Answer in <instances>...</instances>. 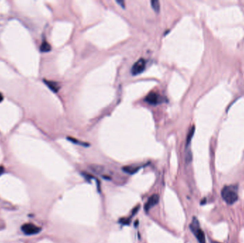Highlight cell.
Instances as JSON below:
<instances>
[{"label":"cell","instance_id":"44dd1931","mask_svg":"<svg viewBox=\"0 0 244 243\" xmlns=\"http://www.w3.org/2000/svg\"><path fill=\"white\" fill-rule=\"evenodd\" d=\"M213 243H220V242H213Z\"/></svg>","mask_w":244,"mask_h":243},{"label":"cell","instance_id":"8992f818","mask_svg":"<svg viewBox=\"0 0 244 243\" xmlns=\"http://www.w3.org/2000/svg\"><path fill=\"white\" fill-rule=\"evenodd\" d=\"M159 196L157 194H154L151 196L149 198V200L146 202V203L144 205V210L148 213L151 208H152L154 206L157 205L159 203Z\"/></svg>","mask_w":244,"mask_h":243},{"label":"cell","instance_id":"7a4b0ae2","mask_svg":"<svg viewBox=\"0 0 244 243\" xmlns=\"http://www.w3.org/2000/svg\"><path fill=\"white\" fill-rule=\"evenodd\" d=\"M190 229L193 234L195 235L199 243H206V237L203 230L200 227V224L196 217H194L191 223L190 224Z\"/></svg>","mask_w":244,"mask_h":243},{"label":"cell","instance_id":"9a60e30c","mask_svg":"<svg viewBox=\"0 0 244 243\" xmlns=\"http://www.w3.org/2000/svg\"><path fill=\"white\" fill-rule=\"evenodd\" d=\"M130 220L131 219H121L120 223H121L122 224H124V225H129V223H130Z\"/></svg>","mask_w":244,"mask_h":243},{"label":"cell","instance_id":"e0dca14e","mask_svg":"<svg viewBox=\"0 0 244 243\" xmlns=\"http://www.w3.org/2000/svg\"><path fill=\"white\" fill-rule=\"evenodd\" d=\"M139 207H140V206H137V207H136L135 208H134L133 212H132V215H134L135 214H136V213H137V211H138Z\"/></svg>","mask_w":244,"mask_h":243},{"label":"cell","instance_id":"8fae6325","mask_svg":"<svg viewBox=\"0 0 244 243\" xmlns=\"http://www.w3.org/2000/svg\"><path fill=\"white\" fill-rule=\"evenodd\" d=\"M194 132H195V126H193L190 129V130H189L188 134L187 135V138H186V147H188L189 144H190L191 140L192 139V138H193V136H194Z\"/></svg>","mask_w":244,"mask_h":243},{"label":"cell","instance_id":"d6986e66","mask_svg":"<svg viewBox=\"0 0 244 243\" xmlns=\"http://www.w3.org/2000/svg\"><path fill=\"white\" fill-rule=\"evenodd\" d=\"M3 99H4L3 95H2V94L1 93H0V102H2V101H3Z\"/></svg>","mask_w":244,"mask_h":243},{"label":"cell","instance_id":"277c9868","mask_svg":"<svg viewBox=\"0 0 244 243\" xmlns=\"http://www.w3.org/2000/svg\"><path fill=\"white\" fill-rule=\"evenodd\" d=\"M21 229H22V231L27 235H33L38 234L39 232H41V230L40 227L36 226L35 225H33L32 223L24 224V225L22 226Z\"/></svg>","mask_w":244,"mask_h":243},{"label":"cell","instance_id":"ba28073f","mask_svg":"<svg viewBox=\"0 0 244 243\" xmlns=\"http://www.w3.org/2000/svg\"><path fill=\"white\" fill-rule=\"evenodd\" d=\"M140 169H141V166H128L122 168V170H123L124 172L130 175L135 174L136 172H138Z\"/></svg>","mask_w":244,"mask_h":243},{"label":"cell","instance_id":"30bf717a","mask_svg":"<svg viewBox=\"0 0 244 243\" xmlns=\"http://www.w3.org/2000/svg\"><path fill=\"white\" fill-rule=\"evenodd\" d=\"M51 47L48 42H46V41H44L42 44H41L40 46V51L41 52H49V51H51Z\"/></svg>","mask_w":244,"mask_h":243},{"label":"cell","instance_id":"ac0fdd59","mask_svg":"<svg viewBox=\"0 0 244 243\" xmlns=\"http://www.w3.org/2000/svg\"><path fill=\"white\" fill-rule=\"evenodd\" d=\"M4 170L3 167L0 166V176H2V173H3V172H4Z\"/></svg>","mask_w":244,"mask_h":243},{"label":"cell","instance_id":"6da1fadb","mask_svg":"<svg viewBox=\"0 0 244 243\" xmlns=\"http://www.w3.org/2000/svg\"><path fill=\"white\" fill-rule=\"evenodd\" d=\"M221 197L228 205H233L238 199V187L236 185H226L221 190Z\"/></svg>","mask_w":244,"mask_h":243},{"label":"cell","instance_id":"5bb4252c","mask_svg":"<svg viewBox=\"0 0 244 243\" xmlns=\"http://www.w3.org/2000/svg\"><path fill=\"white\" fill-rule=\"evenodd\" d=\"M192 160V154L190 151H188L186 152V162L187 163H189Z\"/></svg>","mask_w":244,"mask_h":243},{"label":"cell","instance_id":"9c48e42d","mask_svg":"<svg viewBox=\"0 0 244 243\" xmlns=\"http://www.w3.org/2000/svg\"><path fill=\"white\" fill-rule=\"evenodd\" d=\"M44 82L46 83V85L50 88V89L53 91V92H58V91L60 88V86L56 82H52V81H48L46 79H44Z\"/></svg>","mask_w":244,"mask_h":243},{"label":"cell","instance_id":"3957f363","mask_svg":"<svg viewBox=\"0 0 244 243\" xmlns=\"http://www.w3.org/2000/svg\"><path fill=\"white\" fill-rule=\"evenodd\" d=\"M146 68V61L144 59H140L132 66L131 73L133 76H136L144 71Z\"/></svg>","mask_w":244,"mask_h":243},{"label":"cell","instance_id":"52a82bcc","mask_svg":"<svg viewBox=\"0 0 244 243\" xmlns=\"http://www.w3.org/2000/svg\"><path fill=\"white\" fill-rule=\"evenodd\" d=\"M90 169L93 172H94L95 173L101 175V176H102L103 177H106V178H109L108 177L109 174L105 172V168H103L102 166H98V165H92V166H90Z\"/></svg>","mask_w":244,"mask_h":243},{"label":"cell","instance_id":"4fadbf2b","mask_svg":"<svg viewBox=\"0 0 244 243\" xmlns=\"http://www.w3.org/2000/svg\"><path fill=\"white\" fill-rule=\"evenodd\" d=\"M67 139H68L69 141H71V142H72L73 143H75V144L80 145H82V146H85V147L89 146V143H84V142H82V141L78 140L77 139H75V138H74L68 137V138H67Z\"/></svg>","mask_w":244,"mask_h":243},{"label":"cell","instance_id":"ffe728a7","mask_svg":"<svg viewBox=\"0 0 244 243\" xmlns=\"http://www.w3.org/2000/svg\"><path fill=\"white\" fill-rule=\"evenodd\" d=\"M138 224H139V221H136V223H135V227L138 226Z\"/></svg>","mask_w":244,"mask_h":243},{"label":"cell","instance_id":"2e32d148","mask_svg":"<svg viewBox=\"0 0 244 243\" xmlns=\"http://www.w3.org/2000/svg\"><path fill=\"white\" fill-rule=\"evenodd\" d=\"M116 2H117L118 4H120V6L121 7H123V8L125 7V4H124V2L122 1V0H117V1H116Z\"/></svg>","mask_w":244,"mask_h":243},{"label":"cell","instance_id":"7c38bea8","mask_svg":"<svg viewBox=\"0 0 244 243\" xmlns=\"http://www.w3.org/2000/svg\"><path fill=\"white\" fill-rule=\"evenodd\" d=\"M151 7L153 8V9L154 10L155 12H159L160 11V3L158 0H152L151 2Z\"/></svg>","mask_w":244,"mask_h":243},{"label":"cell","instance_id":"5b68a950","mask_svg":"<svg viewBox=\"0 0 244 243\" xmlns=\"http://www.w3.org/2000/svg\"><path fill=\"white\" fill-rule=\"evenodd\" d=\"M145 101L151 105H156L162 102V96L156 92H150L145 97Z\"/></svg>","mask_w":244,"mask_h":243}]
</instances>
